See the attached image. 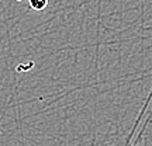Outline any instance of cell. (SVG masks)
<instances>
[{
	"label": "cell",
	"instance_id": "1",
	"mask_svg": "<svg viewBox=\"0 0 152 146\" xmlns=\"http://www.w3.org/2000/svg\"><path fill=\"white\" fill-rule=\"evenodd\" d=\"M28 6L34 11H42L48 6V0H28Z\"/></svg>",
	"mask_w": 152,
	"mask_h": 146
},
{
	"label": "cell",
	"instance_id": "2",
	"mask_svg": "<svg viewBox=\"0 0 152 146\" xmlns=\"http://www.w3.org/2000/svg\"><path fill=\"white\" fill-rule=\"evenodd\" d=\"M18 1H21V0H18Z\"/></svg>",
	"mask_w": 152,
	"mask_h": 146
}]
</instances>
